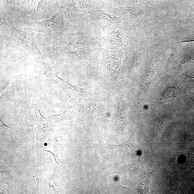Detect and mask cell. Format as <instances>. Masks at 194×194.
I'll use <instances>...</instances> for the list:
<instances>
[{"label":"cell","mask_w":194,"mask_h":194,"mask_svg":"<svg viewBox=\"0 0 194 194\" xmlns=\"http://www.w3.org/2000/svg\"><path fill=\"white\" fill-rule=\"evenodd\" d=\"M10 185L8 183L4 182L1 185V194L8 193V189Z\"/></svg>","instance_id":"cell-6"},{"label":"cell","mask_w":194,"mask_h":194,"mask_svg":"<svg viewBox=\"0 0 194 194\" xmlns=\"http://www.w3.org/2000/svg\"><path fill=\"white\" fill-rule=\"evenodd\" d=\"M2 24L6 33L17 44L26 50L34 58L41 59L44 58V55L36 44L34 32L24 31L17 28L9 19L3 18Z\"/></svg>","instance_id":"cell-1"},{"label":"cell","mask_w":194,"mask_h":194,"mask_svg":"<svg viewBox=\"0 0 194 194\" xmlns=\"http://www.w3.org/2000/svg\"><path fill=\"white\" fill-rule=\"evenodd\" d=\"M35 113L37 117V126L35 130L37 136V144L43 145L44 141L53 131L54 125L53 122L49 120L47 118L42 116L39 109H35Z\"/></svg>","instance_id":"cell-3"},{"label":"cell","mask_w":194,"mask_h":194,"mask_svg":"<svg viewBox=\"0 0 194 194\" xmlns=\"http://www.w3.org/2000/svg\"><path fill=\"white\" fill-rule=\"evenodd\" d=\"M43 69L47 78L51 81H54L60 87L64 89L65 81L57 77L54 72L50 68L48 63L43 61Z\"/></svg>","instance_id":"cell-5"},{"label":"cell","mask_w":194,"mask_h":194,"mask_svg":"<svg viewBox=\"0 0 194 194\" xmlns=\"http://www.w3.org/2000/svg\"><path fill=\"white\" fill-rule=\"evenodd\" d=\"M7 6H13L14 4V0H3Z\"/></svg>","instance_id":"cell-7"},{"label":"cell","mask_w":194,"mask_h":194,"mask_svg":"<svg viewBox=\"0 0 194 194\" xmlns=\"http://www.w3.org/2000/svg\"><path fill=\"white\" fill-rule=\"evenodd\" d=\"M77 107L73 106L67 109L62 114L53 115L47 117V118L53 123H56L64 119H71L77 113Z\"/></svg>","instance_id":"cell-4"},{"label":"cell","mask_w":194,"mask_h":194,"mask_svg":"<svg viewBox=\"0 0 194 194\" xmlns=\"http://www.w3.org/2000/svg\"><path fill=\"white\" fill-rule=\"evenodd\" d=\"M32 31L42 32L49 35H57L64 28L61 11H58L54 15L47 20L37 22L27 23Z\"/></svg>","instance_id":"cell-2"}]
</instances>
